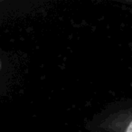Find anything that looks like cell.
Returning <instances> with one entry per match:
<instances>
[{
  "label": "cell",
  "mask_w": 132,
  "mask_h": 132,
  "mask_svg": "<svg viewBox=\"0 0 132 132\" xmlns=\"http://www.w3.org/2000/svg\"><path fill=\"white\" fill-rule=\"evenodd\" d=\"M125 3H127V4H131L132 5V0H129V1H125Z\"/></svg>",
  "instance_id": "7a4b0ae2"
},
{
  "label": "cell",
  "mask_w": 132,
  "mask_h": 132,
  "mask_svg": "<svg viewBox=\"0 0 132 132\" xmlns=\"http://www.w3.org/2000/svg\"><path fill=\"white\" fill-rule=\"evenodd\" d=\"M106 124L108 129L115 132H132V111L117 114Z\"/></svg>",
  "instance_id": "6da1fadb"
}]
</instances>
